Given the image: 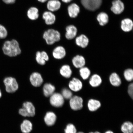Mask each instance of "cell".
Here are the masks:
<instances>
[{"label":"cell","mask_w":133,"mask_h":133,"mask_svg":"<svg viewBox=\"0 0 133 133\" xmlns=\"http://www.w3.org/2000/svg\"><path fill=\"white\" fill-rule=\"evenodd\" d=\"M2 49L4 54L10 57H15L21 52L19 43L14 39L5 42Z\"/></svg>","instance_id":"1"},{"label":"cell","mask_w":133,"mask_h":133,"mask_svg":"<svg viewBox=\"0 0 133 133\" xmlns=\"http://www.w3.org/2000/svg\"><path fill=\"white\" fill-rule=\"evenodd\" d=\"M43 38L48 45H52L60 40V33L56 30L50 29L45 31L43 35Z\"/></svg>","instance_id":"2"},{"label":"cell","mask_w":133,"mask_h":133,"mask_svg":"<svg viewBox=\"0 0 133 133\" xmlns=\"http://www.w3.org/2000/svg\"><path fill=\"white\" fill-rule=\"evenodd\" d=\"M19 114L24 117H33L35 114V109L32 103L26 102L23 104L22 108L19 109Z\"/></svg>","instance_id":"3"},{"label":"cell","mask_w":133,"mask_h":133,"mask_svg":"<svg viewBox=\"0 0 133 133\" xmlns=\"http://www.w3.org/2000/svg\"><path fill=\"white\" fill-rule=\"evenodd\" d=\"M4 83L5 86L6 91L8 93L15 92L19 88V85L16 79L11 77L5 78Z\"/></svg>","instance_id":"4"},{"label":"cell","mask_w":133,"mask_h":133,"mask_svg":"<svg viewBox=\"0 0 133 133\" xmlns=\"http://www.w3.org/2000/svg\"><path fill=\"white\" fill-rule=\"evenodd\" d=\"M102 0H81L84 7L89 10L94 11L98 9L102 3Z\"/></svg>","instance_id":"5"},{"label":"cell","mask_w":133,"mask_h":133,"mask_svg":"<svg viewBox=\"0 0 133 133\" xmlns=\"http://www.w3.org/2000/svg\"><path fill=\"white\" fill-rule=\"evenodd\" d=\"M50 102L52 106L56 108L62 107L64 103V98L61 94L54 93L50 96Z\"/></svg>","instance_id":"6"},{"label":"cell","mask_w":133,"mask_h":133,"mask_svg":"<svg viewBox=\"0 0 133 133\" xmlns=\"http://www.w3.org/2000/svg\"><path fill=\"white\" fill-rule=\"evenodd\" d=\"M83 99L78 96H72L70 100L69 104L71 109L74 111L79 110L83 107Z\"/></svg>","instance_id":"7"},{"label":"cell","mask_w":133,"mask_h":133,"mask_svg":"<svg viewBox=\"0 0 133 133\" xmlns=\"http://www.w3.org/2000/svg\"><path fill=\"white\" fill-rule=\"evenodd\" d=\"M30 81L31 84L35 87L40 86L43 82L42 76L39 73L34 72L31 75Z\"/></svg>","instance_id":"8"},{"label":"cell","mask_w":133,"mask_h":133,"mask_svg":"<svg viewBox=\"0 0 133 133\" xmlns=\"http://www.w3.org/2000/svg\"><path fill=\"white\" fill-rule=\"evenodd\" d=\"M42 18L46 24L49 25L54 24L56 19V16L54 13L49 11H45L43 13Z\"/></svg>","instance_id":"9"},{"label":"cell","mask_w":133,"mask_h":133,"mask_svg":"<svg viewBox=\"0 0 133 133\" xmlns=\"http://www.w3.org/2000/svg\"><path fill=\"white\" fill-rule=\"evenodd\" d=\"M111 10L115 14H119L123 12L124 9V5L120 0H115L112 2Z\"/></svg>","instance_id":"10"},{"label":"cell","mask_w":133,"mask_h":133,"mask_svg":"<svg viewBox=\"0 0 133 133\" xmlns=\"http://www.w3.org/2000/svg\"><path fill=\"white\" fill-rule=\"evenodd\" d=\"M69 86L71 90L77 92L82 89L83 84L82 82L79 79L74 78L72 80L70 81Z\"/></svg>","instance_id":"11"},{"label":"cell","mask_w":133,"mask_h":133,"mask_svg":"<svg viewBox=\"0 0 133 133\" xmlns=\"http://www.w3.org/2000/svg\"><path fill=\"white\" fill-rule=\"evenodd\" d=\"M36 60L38 64L41 65L45 64L46 61L49 60V58L45 51H37L36 54Z\"/></svg>","instance_id":"12"},{"label":"cell","mask_w":133,"mask_h":133,"mask_svg":"<svg viewBox=\"0 0 133 133\" xmlns=\"http://www.w3.org/2000/svg\"><path fill=\"white\" fill-rule=\"evenodd\" d=\"M61 5L59 0H49L46 6L48 10L53 12L58 10L61 8Z\"/></svg>","instance_id":"13"},{"label":"cell","mask_w":133,"mask_h":133,"mask_svg":"<svg viewBox=\"0 0 133 133\" xmlns=\"http://www.w3.org/2000/svg\"><path fill=\"white\" fill-rule=\"evenodd\" d=\"M66 51L65 49L62 46H59L54 49L52 55L55 59H63L65 56Z\"/></svg>","instance_id":"14"},{"label":"cell","mask_w":133,"mask_h":133,"mask_svg":"<svg viewBox=\"0 0 133 133\" xmlns=\"http://www.w3.org/2000/svg\"><path fill=\"white\" fill-rule=\"evenodd\" d=\"M66 30L65 36L66 39L71 40L76 37L77 33V29L74 26L70 25L66 26Z\"/></svg>","instance_id":"15"},{"label":"cell","mask_w":133,"mask_h":133,"mask_svg":"<svg viewBox=\"0 0 133 133\" xmlns=\"http://www.w3.org/2000/svg\"><path fill=\"white\" fill-rule=\"evenodd\" d=\"M56 116L54 113L49 112L46 113L44 118L45 122L48 126H52L55 123Z\"/></svg>","instance_id":"16"},{"label":"cell","mask_w":133,"mask_h":133,"mask_svg":"<svg viewBox=\"0 0 133 133\" xmlns=\"http://www.w3.org/2000/svg\"><path fill=\"white\" fill-rule=\"evenodd\" d=\"M72 63L75 67L80 69L85 65V60L83 56L77 55L73 58Z\"/></svg>","instance_id":"17"},{"label":"cell","mask_w":133,"mask_h":133,"mask_svg":"<svg viewBox=\"0 0 133 133\" xmlns=\"http://www.w3.org/2000/svg\"><path fill=\"white\" fill-rule=\"evenodd\" d=\"M68 11L70 17L75 18L77 17L79 12V8L77 4L73 3L68 6Z\"/></svg>","instance_id":"18"},{"label":"cell","mask_w":133,"mask_h":133,"mask_svg":"<svg viewBox=\"0 0 133 133\" xmlns=\"http://www.w3.org/2000/svg\"><path fill=\"white\" fill-rule=\"evenodd\" d=\"M27 15L28 18L31 20H36L39 17V10L35 6L30 8L27 11Z\"/></svg>","instance_id":"19"},{"label":"cell","mask_w":133,"mask_h":133,"mask_svg":"<svg viewBox=\"0 0 133 133\" xmlns=\"http://www.w3.org/2000/svg\"><path fill=\"white\" fill-rule=\"evenodd\" d=\"M76 43L78 46L84 48L89 44V39L86 36L81 35L76 38Z\"/></svg>","instance_id":"20"},{"label":"cell","mask_w":133,"mask_h":133,"mask_svg":"<svg viewBox=\"0 0 133 133\" xmlns=\"http://www.w3.org/2000/svg\"><path fill=\"white\" fill-rule=\"evenodd\" d=\"M55 89V86L52 84L46 83L43 88V94L46 97H49L54 94Z\"/></svg>","instance_id":"21"},{"label":"cell","mask_w":133,"mask_h":133,"mask_svg":"<svg viewBox=\"0 0 133 133\" xmlns=\"http://www.w3.org/2000/svg\"><path fill=\"white\" fill-rule=\"evenodd\" d=\"M132 21L129 19H125L121 22V28L125 32H129L132 29Z\"/></svg>","instance_id":"22"},{"label":"cell","mask_w":133,"mask_h":133,"mask_svg":"<svg viewBox=\"0 0 133 133\" xmlns=\"http://www.w3.org/2000/svg\"><path fill=\"white\" fill-rule=\"evenodd\" d=\"M101 103L99 101L95 99L89 100L88 103V109L91 112L97 110L101 107Z\"/></svg>","instance_id":"23"},{"label":"cell","mask_w":133,"mask_h":133,"mask_svg":"<svg viewBox=\"0 0 133 133\" xmlns=\"http://www.w3.org/2000/svg\"><path fill=\"white\" fill-rule=\"evenodd\" d=\"M102 82V80L101 76L97 74L93 75L89 81L90 84L93 87H98L100 85Z\"/></svg>","instance_id":"24"},{"label":"cell","mask_w":133,"mask_h":133,"mask_svg":"<svg viewBox=\"0 0 133 133\" xmlns=\"http://www.w3.org/2000/svg\"><path fill=\"white\" fill-rule=\"evenodd\" d=\"M32 123L27 119L23 121L21 125V130L23 133H29L32 130Z\"/></svg>","instance_id":"25"},{"label":"cell","mask_w":133,"mask_h":133,"mask_svg":"<svg viewBox=\"0 0 133 133\" xmlns=\"http://www.w3.org/2000/svg\"><path fill=\"white\" fill-rule=\"evenodd\" d=\"M109 81L111 84L115 87H118L121 84L120 77L116 73H113L109 77Z\"/></svg>","instance_id":"26"},{"label":"cell","mask_w":133,"mask_h":133,"mask_svg":"<svg viewBox=\"0 0 133 133\" xmlns=\"http://www.w3.org/2000/svg\"><path fill=\"white\" fill-rule=\"evenodd\" d=\"M60 73L63 77L68 78L71 77L72 71L69 66L65 65L61 67L60 70Z\"/></svg>","instance_id":"27"},{"label":"cell","mask_w":133,"mask_h":133,"mask_svg":"<svg viewBox=\"0 0 133 133\" xmlns=\"http://www.w3.org/2000/svg\"><path fill=\"white\" fill-rule=\"evenodd\" d=\"M121 131L123 133H132L133 125L129 121L125 122L121 126Z\"/></svg>","instance_id":"28"},{"label":"cell","mask_w":133,"mask_h":133,"mask_svg":"<svg viewBox=\"0 0 133 133\" xmlns=\"http://www.w3.org/2000/svg\"><path fill=\"white\" fill-rule=\"evenodd\" d=\"M97 19L101 26H103L106 25L109 21V16L106 13L102 12L98 15Z\"/></svg>","instance_id":"29"},{"label":"cell","mask_w":133,"mask_h":133,"mask_svg":"<svg viewBox=\"0 0 133 133\" xmlns=\"http://www.w3.org/2000/svg\"><path fill=\"white\" fill-rule=\"evenodd\" d=\"M79 71L81 77L84 80L87 79L91 74V71L89 68L84 66L80 68Z\"/></svg>","instance_id":"30"},{"label":"cell","mask_w":133,"mask_h":133,"mask_svg":"<svg viewBox=\"0 0 133 133\" xmlns=\"http://www.w3.org/2000/svg\"><path fill=\"white\" fill-rule=\"evenodd\" d=\"M124 77L126 81H132L133 79V70L132 69H128L124 71Z\"/></svg>","instance_id":"31"},{"label":"cell","mask_w":133,"mask_h":133,"mask_svg":"<svg viewBox=\"0 0 133 133\" xmlns=\"http://www.w3.org/2000/svg\"><path fill=\"white\" fill-rule=\"evenodd\" d=\"M65 133H76L77 130L74 124H68L64 130Z\"/></svg>","instance_id":"32"},{"label":"cell","mask_w":133,"mask_h":133,"mask_svg":"<svg viewBox=\"0 0 133 133\" xmlns=\"http://www.w3.org/2000/svg\"><path fill=\"white\" fill-rule=\"evenodd\" d=\"M62 95L64 98L66 99H70L72 97V94L71 91L67 89H63L62 91Z\"/></svg>","instance_id":"33"},{"label":"cell","mask_w":133,"mask_h":133,"mask_svg":"<svg viewBox=\"0 0 133 133\" xmlns=\"http://www.w3.org/2000/svg\"><path fill=\"white\" fill-rule=\"evenodd\" d=\"M7 30L3 25L0 24V39L5 38L8 36Z\"/></svg>","instance_id":"34"},{"label":"cell","mask_w":133,"mask_h":133,"mask_svg":"<svg viewBox=\"0 0 133 133\" xmlns=\"http://www.w3.org/2000/svg\"><path fill=\"white\" fill-rule=\"evenodd\" d=\"M128 93L130 97L133 99V84L131 83L129 84L128 88Z\"/></svg>","instance_id":"35"},{"label":"cell","mask_w":133,"mask_h":133,"mask_svg":"<svg viewBox=\"0 0 133 133\" xmlns=\"http://www.w3.org/2000/svg\"><path fill=\"white\" fill-rule=\"evenodd\" d=\"M3 2L6 4H12L15 3L16 0H2Z\"/></svg>","instance_id":"36"},{"label":"cell","mask_w":133,"mask_h":133,"mask_svg":"<svg viewBox=\"0 0 133 133\" xmlns=\"http://www.w3.org/2000/svg\"><path fill=\"white\" fill-rule=\"evenodd\" d=\"M64 3H68L70 2L72 0H61Z\"/></svg>","instance_id":"37"},{"label":"cell","mask_w":133,"mask_h":133,"mask_svg":"<svg viewBox=\"0 0 133 133\" xmlns=\"http://www.w3.org/2000/svg\"><path fill=\"white\" fill-rule=\"evenodd\" d=\"M37 1L41 3H44L48 1V0H37Z\"/></svg>","instance_id":"38"},{"label":"cell","mask_w":133,"mask_h":133,"mask_svg":"<svg viewBox=\"0 0 133 133\" xmlns=\"http://www.w3.org/2000/svg\"><path fill=\"white\" fill-rule=\"evenodd\" d=\"M105 133H114V132H112V131H108Z\"/></svg>","instance_id":"39"},{"label":"cell","mask_w":133,"mask_h":133,"mask_svg":"<svg viewBox=\"0 0 133 133\" xmlns=\"http://www.w3.org/2000/svg\"><path fill=\"white\" fill-rule=\"evenodd\" d=\"M2 96V94L1 91V90H0V98H1Z\"/></svg>","instance_id":"40"},{"label":"cell","mask_w":133,"mask_h":133,"mask_svg":"<svg viewBox=\"0 0 133 133\" xmlns=\"http://www.w3.org/2000/svg\"><path fill=\"white\" fill-rule=\"evenodd\" d=\"M89 133H101L99 132H91Z\"/></svg>","instance_id":"41"},{"label":"cell","mask_w":133,"mask_h":133,"mask_svg":"<svg viewBox=\"0 0 133 133\" xmlns=\"http://www.w3.org/2000/svg\"><path fill=\"white\" fill-rule=\"evenodd\" d=\"M76 133H84L83 132H78Z\"/></svg>","instance_id":"42"}]
</instances>
